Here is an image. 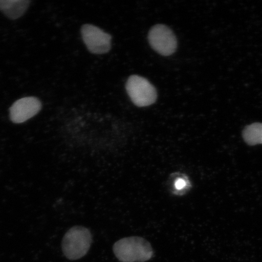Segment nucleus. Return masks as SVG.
I'll use <instances>...</instances> for the list:
<instances>
[{
  "label": "nucleus",
  "instance_id": "obj_3",
  "mask_svg": "<svg viewBox=\"0 0 262 262\" xmlns=\"http://www.w3.org/2000/svg\"><path fill=\"white\" fill-rule=\"evenodd\" d=\"M126 90L133 103L138 107H146L155 103L157 98L156 88L139 75H131L127 79Z\"/></svg>",
  "mask_w": 262,
  "mask_h": 262
},
{
  "label": "nucleus",
  "instance_id": "obj_5",
  "mask_svg": "<svg viewBox=\"0 0 262 262\" xmlns=\"http://www.w3.org/2000/svg\"><path fill=\"white\" fill-rule=\"evenodd\" d=\"M81 33L85 45L92 53L103 54L110 51L112 37L102 29L86 24L82 26Z\"/></svg>",
  "mask_w": 262,
  "mask_h": 262
},
{
  "label": "nucleus",
  "instance_id": "obj_4",
  "mask_svg": "<svg viewBox=\"0 0 262 262\" xmlns=\"http://www.w3.org/2000/svg\"><path fill=\"white\" fill-rule=\"evenodd\" d=\"M147 38L154 50L163 56L173 54L178 48V40L174 33L166 25L154 26L150 29Z\"/></svg>",
  "mask_w": 262,
  "mask_h": 262
},
{
  "label": "nucleus",
  "instance_id": "obj_9",
  "mask_svg": "<svg viewBox=\"0 0 262 262\" xmlns=\"http://www.w3.org/2000/svg\"><path fill=\"white\" fill-rule=\"evenodd\" d=\"M186 182L183 179H179L175 183V188L177 190H182L185 188Z\"/></svg>",
  "mask_w": 262,
  "mask_h": 262
},
{
  "label": "nucleus",
  "instance_id": "obj_2",
  "mask_svg": "<svg viewBox=\"0 0 262 262\" xmlns=\"http://www.w3.org/2000/svg\"><path fill=\"white\" fill-rule=\"evenodd\" d=\"M92 242L93 236L90 229L82 226H75L64 235L62 250L68 259H80L89 251Z\"/></svg>",
  "mask_w": 262,
  "mask_h": 262
},
{
  "label": "nucleus",
  "instance_id": "obj_7",
  "mask_svg": "<svg viewBox=\"0 0 262 262\" xmlns=\"http://www.w3.org/2000/svg\"><path fill=\"white\" fill-rule=\"evenodd\" d=\"M30 3L28 0H0V11L8 18L16 19L25 14Z\"/></svg>",
  "mask_w": 262,
  "mask_h": 262
},
{
  "label": "nucleus",
  "instance_id": "obj_8",
  "mask_svg": "<svg viewBox=\"0 0 262 262\" xmlns=\"http://www.w3.org/2000/svg\"><path fill=\"white\" fill-rule=\"evenodd\" d=\"M243 138L249 145L262 144V123H255L246 127L243 131Z\"/></svg>",
  "mask_w": 262,
  "mask_h": 262
},
{
  "label": "nucleus",
  "instance_id": "obj_1",
  "mask_svg": "<svg viewBox=\"0 0 262 262\" xmlns=\"http://www.w3.org/2000/svg\"><path fill=\"white\" fill-rule=\"evenodd\" d=\"M113 251L122 262H144L150 260L154 255L149 242L137 236L120 239L114 245Z\"/></svg>",
  "mask_w": 262,
  "mask_h": 262
},
{
  "label": "nucleus",
  "instance_id": "obj_6",
  "mask_svg": "<svg viewBox=\"0 0 262 262\" xmlns=\"http://www.w3.org/2000/svg\"><path fill=\"white\" fill-rule=\"evenodd\" d=\"M40 100L34 97H26L15 101L9 110L10 119L16 124L26 122L41 110Z\"/></svg>",
  "mask_w": 262,
  "mask_h": 262
}]
</instances>
